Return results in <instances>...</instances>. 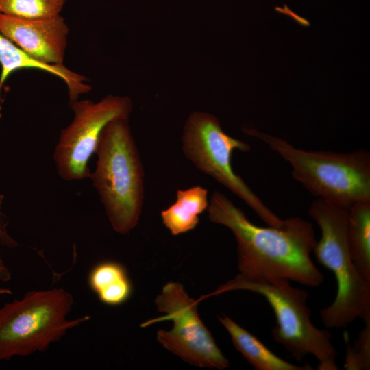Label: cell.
I'll return each mask as SVG.
<instances>
[{
	"instance_id": "11",
	"label": "cell",
	"mask_w": 370,
	"mask_h": 370,
	"mask_svg": "<svg viewBox=\"0 0 370 370\" xmlns=\"http://www.w3.org/2000/svg\"><path fill=\"white\" fill-rule=\"evenodd\" d=\"M0 95L7 78L17 70L23 69H39L60 77L66 85L69 103L78 99L80 95L89 92L91 87L87 79L64 64L49 66L31 58L0 32Z\"/></svg>"
},
{
	"instance_id": "9",
	"label": "cell",
	"mask_w": 370,
	"mask_h": 370,
	"mask_svg": "<svg viewBox=\"0 0 370 370\" xmlns=\"http://www.w3.org/2000/svg\"><path fill=\"white\" fill-rule=\"evenodd\" d=\"M70 106L73 119L61 131L53 155L58 175L69 182L89 177L88 160L103 129L112 119L129 118L132 111L128 97L112 95L97 102L77 99Z\"/></svg>"
},
{
	"instance_id": "5",
	"label": "cell",
	"mask_w": 370,
	"mask_h": 370,
	"mask_svg": "<svg viewBox=\"0 0 370 370\" xmlns=\"http://www.w3.org/2000/svg\"><path fill=\"white\" fill-rule=\"evenodd\" d=\"M246 132L289 162L293 177L319 198L346 208L358 201L370 200L369 151H309L254 129Z\"/></svg>"
},
{
	"instance_id": "4",
	"label": "cell",
	"mask_w": 370,
	"mask_h": 370,
	"mask_svg": "<svg viewBox=\"0 0 370 370\" xmlns=\"http://www.w3.org/2000/svg\"><path fill=\"white\" fill-rule=\"evenodd\" d=\"M290 282L285 279L249 278L238 274L206 297L232 291H248L261 295L276 318V325L271 331L275 342L297 361L311 354L319 362L318 369H338L331 333L314 325L307 306L308 293L292 286Z\"/></svg>"
},
{
	"instance_id": "2",
	"label": "cell",
	"mask_w": 370,
	"mask_h": 370,
	"mask_svg": "<svg viewBox=\"0 0 370 370\" xmlns=\"http://www.w3.org/2000/svg\"><path fill=\"white\" fill-rule=\"evenodd\" d=\"M89 177L114 231L126 234L138 224L144 199V170L129 118H116L103 129Z\"/></svg>"
},
{
	"instance_id": "18",
	"label": "cell",
	"mask_w": 370,
	"mask_h": 370,
	"mask_svg": "<svg viewBox=\"0 0 370 370\" xmlns=\"http://www.w3.org/2000/svg\"><path fill=\"white\" fill-rule=\"evenodd\" d=\"M0 245L8 248H14L18 243L7 232L4 226L0 224ZM11 279V273L3 260L0 258V280L8 282Z\"/></svg>"
},
{
	"instance_id": "14",
	"label": "cell",
	"mask_w": 370,
	"mask_h": 370,
	"mask_svg": "<svg viewBox=\"0 0 370 370\" xmlns=\"http://www.w3.org/2000/svg\"><path fill=\"white\" fill-rule=\"evenodd\" d=\"M347 241L357 269L370 282V200L358 201L349 207Z\"/></svg>"
},
{
	"instance_id": "13",
	"label": "cell",
	"mask_w": 370,
	"mask_h": 370,
	"mask_svg": "<svg viewBox=\"0 0 370 370\" xmlns=\"http://www.w3.org/2000/svg\"><path fill=\"white\" fill-rule=\"evenodd\" d=\"M176 196L175 202L161 212L163 224L174 236L193 230L209 204L208 190L200 186L178 190Z\"/></svg>"
},
{
	"instance_id": "16",
	"label": "cell",
	"mask_w": 370,
	"mask_h": 370,
	"mask_svg": "<svg viewBox=\"0 0 370 370\" xmlns=\"http://www.w3.org/2000/svg\"><path fill=\"white\" fill-rule=\"evenodd\" d=\"M66 0H0V13L22 19H43L60 15Z\"/></svg>"
},
{
	"instance_id": "12",
	"label": "cell",
	"mask_w": 370,
	"mask_h": 370,
	"mask_svg": "<svg viewBox=\"0 0 370 370\" xmlns=\"http://www.w3.org/2000/svg\"><path fill=\"white\" fill-rule=\"evenodd\" d=\"M229 333L234 347L256 370H312L308 364L295 365L272 352L258 338L223 314L218 317Z\"/></svg>"
},
{
	"instance_id": "15",
	"label": "cell",
	"mask_w": 370,
	"mask_h": 370,
	"mask_svg": "<svg viewBox=\"0 0 370 370\" xmlns=\"http://www.w3.org/2000/svg\"><path fill=\"white\" fill-rule=\"evenodd\" d=\"M90 288L99 299L117 306L130 297L132 286L125 268L119 263L106 261L95 266L88 276Z\"/></svg>"
},
{
	"instance_id": "1",
	"label": "cell",
	"mask_w": 370,
	"mask_h": 370,
	"mask_svg": "<svg viewBox=\"0 0 370 370\" xmlns=\"http://www.w3.org/2000/svg\"><path fill=\"white\" fill-rule=\"evenodd\" d=\"M207 211L210 221L233 233L240 275L285 279L310 287L323 282L322 273L311 259L317 240L310 222L291 217L284 220L280 227L257 226L219 191L210 196Z\"/></svg>"
},
{
	"instance_id": "8",
	"label": "cell",
	"mask_w": 370,
	"mask_h": 370,
	"mask_svg": "<svg viewBox=\"0 0 370 370\" xmlns=\"http://www.w3.org/2000/svg\"><path fill=\"white\" fill-rule=\"evenodd\" d=\"M199 301L190 297L180 283L168 282L154 301L157 309L164 315L150 319L141 326L170 320L173 322L170 330L157 332V340L164 348L191 365L226 369L228 360L199 316Z\"/></svg>"
},
{
	"instance_id": "3",
	"label": "cell",
	"mask_w": 370,
	"mask_h": 370,
	"mask_svg": "<svg viewBox=\"0 0 370 370\" xmlns=\"http://www.w3.org/2000/svg\"><path fill=\"white\" fill-rule=\"evenodd\" d=\"M348 209L321 198L311 204L309 216L321 230L313 252L332 271L337 284L333 302L320 311L326 328H345L358 318L370 317V282L357 269L347 241Z\"/></svg>"
},
{
	"instance_id": "6",
	"label": "cell",
	"mask_w": 370,
	"mask_h": 370,
	"mask_svg": "<svg viewBox=\"0 0 370 370\" xmlns=\"http://www.w3.org/2000/svg\"><path fill=\"white\" fill-rule=\"evenodd\" d=\"M73 297L61 288L34 290L0 308V361L46 351L75 327L90 319L67 317Z\"/></svg>"
},
{
	"instance_id": "7",
	"label": "cell",
	"mask_w": 370,
	"mask_h": 370,
	"mask_svg": "<svg viewBox=\"0 0 370 370\" xmlns=\"http://www.w3.org/2000/svg\"><path fill=\"white\" fill-rule=\"evenodd\" d=\"M182 149L197 169L236 195L269 226L283 225L284 220L269 210L233 171V151L247 152L250 146L227 135L216 116L204 112L191 113L183 130Z\"/></svg>"
},
{
	"instance_id": "17",
	"label": "cell",
	"mask_w": 370,
	"mask_h": 370,
	"mask_svg": "<svg viewBox=\"0 0 370 370\" xmlns=\"http://www.w3.org/2000/svg\"><path fill=\"white\" fill-rule=\"evenodd\" d=\"M365 327L351 345L347 343L343 367L346 370L370 369V317L364 321Z\"/></svg>"
},
{
	"instance_id": "19",
	"label": "cell",
	"mask_w": 370,
	"mask_h": 370,
	"mask_svg": "<svg viewBox=\"0 0 370 370\" xmlns=\"http://www.w3.org/2000/svg\"><path fill=\"white\" fill-rule=\"evenodd\" d=\"M12 292L10 290L7 288H0V295L1 294H11Z\"/></svg>"
},
{
	"instance_id": "20",
	"label": "cell",
	"mask_w": 370,
	"mask_h": 370,
	"mask_svg": "<svg viewBox=\"0 0 370 370\" xmlns=\"http://www.w3.org/2000/svg\"><path fill=\"white\" fill-rule=\"evenodd\" d=\"M3 195H0V210H1V205H2V203H3Z\"/></svg>"
},
{
	"instance_id": "10",
	"label": "cell",
	"mask_w": 370,
	"mask_h": 370,
	"mask_svg": "<svg viewBox=\"0 0 370 370\" xmlns=\"http://www.w3.org/2000/svg\"><path fill=\"white\" fill-rule=\"evenodd\" d=\"M0 32L25 53L42 64H64L69 27L58 15L22 19L0 13Z\"/></svg>"
}]
</instances>
